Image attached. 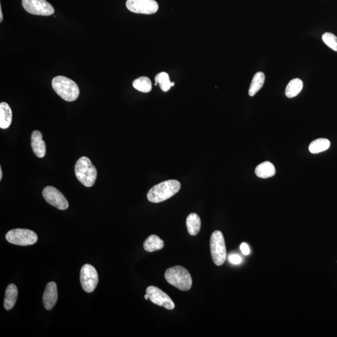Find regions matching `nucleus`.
Returning a JSON list of instances; mask_svg holds the SVG:
<instances>
[{
	"instance_id": "obj_27",
	"label": "nucleus",
	"mask_w": 337,
	"mask_h": 337,
	"mask_svg": "<svg viewBox=\"0 0 337 337\" xmlns=\"http://www.w3.org/2000/svg\"><path fill=\"white\" fill-rule=\"evenodd\" d=\"M3 20V13L2 10V7H0V22H2Z\"/></svg>"
},
{
	"instance_id": "obj_18",
	"label": "nucleus",
	"mask_w": 337,
	"mask_h": 337,
	"mask_svg": "<svg viewBox=\"0 0 337 337\" xmlns=\"http://www.w3.org/2000/svg\"><path fill=\"white\" fill-rule=\"evenodd\" d=\"M186 226L190 236H196L200 233L201 228L200 217L197 214H190L187 217Z\"/></svg>"
},
{
	"instance_id": "obj_21",
	"label": "nucleus",
	"mask_w": 337,
	"mask_h": 337,
	"mask_svg": "<svg viewBox=\"0 0 337 337\" xmlns=\"http://www.w3.org/2000/svg\"><path fill=\"white\" fill-rule=\"evenodd\" d=\"M330 146V142L327 139L324 138H320L314 141L313 142L311 143L309 145V151L312 154H318L327 151L329 149Z\"/></svg>"
},
{
	"instance_id": "obj_1",
	"label": "nucleus",
	"mask_w": 337,
	"mask_h": 337,
	"mask_svg": "<svg viewBox=\"0 0 337 337\" xmlns=\"http://www.w3.org/2000/svg\"><path fill=\"white\" fill-rule=\"evenodd\" d=\"M180 189V182L175 179H171L152 187L148 192L147 198L151 203H161L176 195Z\"/></svg>"
},
{
	"instance_id": "obj_15",
	"label": "nucleus",
	"mask_w": 337,
	"mask_h": 337,
	"mask_svg": "<svg viewBox=\"0 0 337 337\" xmlns=\"http://www.w3.org/2000/svg\"><path fill=\"white\" fill-rule=\"evenodd\" d=\"M12 111L8 104L3 102L0 104V128L7 129L12 124Z\"/></svg>"
},
{
	"instance_id": "obj_25",
	"label": "nucleus",
	"mask_w": 337,
	"mask_h": 337,
	"mask_svg": "<svg viewBox=\"0 0 337 337\" xmlns=\"http://www.w3.org/2000/svg\"><path fill=\"white\" fill-rule=\"evenodd\" d=\"M229 261L231 264L238 265L241 263L242 259L241 257L237 255V254H232V255L229 256Z\"/></svg>"
},
{
	"instance_id": "obj_11",
	"label": "nucleus",
	"mask_w": 337,
	"mask_h": 337,
	"mask_svg": "<svg viewBox=\"0 0 337 337\" xmlns=\"http://www.w3.org/2000/svg\"><path fill=\"white\" fill-rule=\"evenodd\" d=\"M43 196L47 203L57 209L64 211L69 208L68 202L64 195L54 187H46L43 190Z\"/></svg>"
},
{
	"instance_id": "obj_23",
	"label": "nucleus",
	"mask_w": 337,
	"mask_h": 337,
	"mask_svg": "<svg viewBox=\"0 0 337 337\" xmlns=\"http://www.w3.org/2000/svg\"><path fill=\"white\" fill-rule=\"evenodd\" d=\"M155 86L159 84L160 88L164 92H167L171 89V81H170V76L167 73L165 72H161V73L157 74L155 78Z\"/></svg>"
},
{
	"instance_id": "obj_20",
	"label": "nucleus",
	"mask_w": 337,
	"mask_h": 337,
	"mask_svg": "<svg viewBox=\"0 0 337 337\" xmlns=\"http://www.w3.org/2000/svg\"><path fill=\"white\" fill-rule=\"evenodd\" d=\"M265 79H266V77L262 72H258L254 75L249 90H248V95L250 96H255L256 94L261 89L264 85Z\"/></svg>"
},
{
	"instance_id": "obj_13",
	"label": "nucleus",
	"mask_w": 337,
	"mask_h": 337,
	"mask_svg": "<svg viewBox=\"0 0 337 337\" xmlns=\"http://www.w3.org/2000/svg\"><path fill=\"white\" fill-rule=\"evenodd\" d=\"M32 147L33 153L39 158L46 154V144L43 140V135L39 131H35L32 134Z\"/></svg>"
},
{
	"instance_id": "obj_9",
	"label": "nucleus",
	"mask_w": 337,
	"mask_h": 337,
	"mask_svg": "<svg viewBox=\"0 0 337 337\" xmlns=\"http://www.w3.org/2000/svg\"><path fill=\"white\" fill-rule=\"evenodd\" d=\"M126 7L132 13L153 15L159 10L155 0H127Z\"/></svg>"
},
{
	"instance_id": "obj_4",
	"label": "nucleus",
	"mask_w": 337,
	"mask_h": 337,
	"mask_svg": "<svg viewBox=\"0 0 337 337\" xmlns=\"http://www.w3.org/2000/svg\"><path fill=\"white\" fill-rule=\"evenodd\" d=\"M78 180L88 187H92L97 178V170L87 157H82L78 160L74 168Z\"/></svg>"
},
{
	"instance_id": "obj_2",
	"label": "nucleus",
	"mask_w": 337,
	"mask_h": 337,
	"mask_svg": "<svg viewBox=\"0 0 337 337\" xmlns=\"http://www.w3.org/2000/svg\"><path fill=\"white\" fill-rule=\"evenodd\" d=\"M52 87L57 95L66 101H74L79 97L78 86L73 80L65 76L54 77L52 80Z\"/></svg>"
},
{
	"instance_id": "obj_12",
	"label": "nucleus",
	"mask_w": 337,
	"mask_h": 337,
	"mask_svg": "<svg viewBox=\"0 0 337 337\" xmlns=\"http://www.w3.org/2000/svg\"><path fill=\"white\" fill-rule=\"evenodd\" d=\"M58 290L56 283L54 282L47 284L44 292L43 301L46 310L50 311L54 307L58 300Z\"/></svg>"
},
{
	"instance_id": "obj_10",
	"label": "nucleus",
	"mask_w": 337,
	"mask_h": 337,
	"mask_svg": "<svg viewBox=\"0 0 337 337\" xmlns=\"http://www.w3.org/2000/svg\"><path fill=\"white\" fill-rule=\"evenodd\" d=\"M146 294L148 295L149 299L154 304L163 306L167 310H173L175 308V303L171 297L156 287H148L146 289Z\"/></svg>"
},
{
	"instance_id": "obj_29",
	"label": "nucleus",
	"mask_w": 337,
	"mask_h": 337,
	"mask_svg": "<svg viewBox=\"0 0 337 337\" xmlns=\"http://www.w3.org/2000/svg\"><path fill=\"white\" fill-rule=\"evenodd\" d=\"M145 298L146 300H148L149 299V296L147 294L145 295Z\"/></svg>"
},
{
	"instance_id": "obj_30",
	"label": "nucleus",
	"mask_w": 337,
	"mask_h": 337,
	"mask_svg": "<svg viewBox=\"0 0 337 337\" xmlns=\"http://www.w3.org/2000/svg\"><path fill=\"white\" fill-rule=\"evenodd\" d=\"M175 83L174 82H171V87H174L175 86Z\"/></svg>"
},
{
	"instance_id": "obj_28",
	"label": "nucleus",
	"mask_w": 337,
	"mask_h": 337,
	"mask_svg": "<svg viewBox=\"0 0 337 337\" xmlns=\"http://www.w3.org/2000/svg\"><path fill=\"white\" fill-rule=\"evenodd\" d=\"M2 177H3L2 168V167H0V181L2 180Z\"/></svg>"
},
{
	"instance_id": "obj_22",
	"label": "nucleus",
	"mask_w": 337,
	"mask_h": 337,
	"mask_svg": "<svg viewBox=\"0 0 337 337\" xmlns=\"http://www.w3.org/2000/svg\"><path fill=\"white\" fill-rule=\"evenodd\" d=\"M132 86L135 89L142 93H149L152 90L151 79L146 76L140 77V78L135 79L132 82Z\"/></svg>"
},
{
	"instance_id": "obj_8",
	"label": "nucleus",
	"mask_w": 337,
	"mask_h": 337,
	"mask_svg": "<svg viewBox=\"0 0 337 337\" xmlns=\"http://www.w3.org/2000/svg\"><path fill=\"white\" fill-rule=\"evenodd\" d=\"M80 282L85 292H93L97 286L99 278L95 268L90 264H85L80 272Z\"/></svg>"
},
{
	"instance_id": "obj_24",
	"label": "nucleus",
	"mask_w": 337,
	"mask_h": 337,
	"mask_svg": "<svg viewBox=\"0 0 337 337\" xmlns=\"http://www.w3.org/2000/svg\"><path fill=\"white\" fill-rule=\"evenodd\" d=\"M322 40L329 48L337 52V37L331 33H325L322 36Z\"/></svg>"
},
{
	"instance_id": "obj_19",
	"label": "nucleus",
	"mask_w": 337,
	"mask_h": 337,
	"mask_svg": "<svg viewBox=\"0 0 337 337\" xmlns=\"http://www.w3.org/2000/svg\"><path fill=\"white\" fill-rule=\"evenodd\" d=\"M303 81L300 79L291 80L287 86L286 95L287 98H292L297 96L303 89Z\"/></svg>"
},
{
	"instance_id": "obj_7",
	"label": "nucleus",
	"mask_w": 337,
	"mask_h": 337,
	"mask_svg": "<svg viewBox=\"0 0 337 337\" xmlns=\"http://www.w3.org/2000/svg\"><path fill=\"white\" fill-rule=\"evenodd\" d=\"M22 5L32 15L50 16L54 13V8L46 0H22Z\"/></svg>"
},
{
	"instance_id": "obj_17",
	"label": "nucleus",
	"mask_w": 337,
	"mask_h": 337,
	"mask_svg": "<svg viewBox=\"0 0 337 337\" xmlns=\"http://www.w3.org/2000/svg\"><path fill=\"white\" fill-rule=\"evenodd\" d=\"M144 248L148 252H155L164 246V241L156 235H151L144 242Z\"/></svg>"
},
{
	"instance_id": "obj_14",
	"label": "nucleus",
	"mask_w": 337,
	"mask_h": 337,
	"mask_svg": "<svg viewBox=\"0 0 337 337\" xmlns=\"http://www.w3.org/2000/svg\"><path fill=\"white\" fill-rule=\"evenodd\" d=\"M18 294V289L15 284H10L7 287L4 300V306L7 311H10L14 307L17 300Z\"/></svg>"
},
{
	"instance_id": "obj_6",
	"label": "nucleus",
	"mask_w": 337,
	"mask_h": 337,
	"mask_svg": "<svg viewBox=\"0 0 337 337\" xmlns=\"http://www.w3.org/2000/svg\"><path fill=\"white\" fill-rule=\"evenodd\" d=\"M6 239L11 244L26 246L35 244L37 242L38 236L35 232L29 229H15L8 232Z\"/></svg>"
},
{
	"instance_id": "obj_26",
	"label": "nucleus",
	"mask_w": 337,
	"mask_h": 337,
	"mask_svg": "<svg viewBox=\"0 0 337 337\" xmlns=\"http://www.w3.org/2000/svg\"><path fill=\"white\" fill-rule=\"evenodd\" d=\"M240 250H241L242 253L244 254V255L247 256L250 254V248L246 243H242V244L240 245Z\"/></svg>"
},
{
	"instance_id": "obj_16",
	"label": "nucleus",
	"mask_w": 337,
	"mask_h": 337,
	"mask_svg": "<svg viewBox=\"0 0 337 337\" xmlns=\"http://www.w3.org/2000/svg\"><path fill=\"white\" fill-rule=\"evenodd\" d=\"M255 173L260 178H269L275 175V168L271 162L266 161L256 167Z\"/></svg>"
},
{
	"instance_id": "obj_3",
	"label": "nucleus",
	"mask_w": 337,
	"mask_h": 337,
	"mask_svg": "<svg viewBox=\"0 0 337 337\" xmlns=\"http://www.w3.org/2000/svg\"><path fill=\"white\" fill-rule=\"evenodd\" d=\"M164 277L168 284L182 291H188L192 285V279L188 270L179 266L166 270Z\"/></svg>"
},
{
	"instance_id": "obj_5",
	"label": "nucleus",
	"mask_w": 337,
	"mask_h": 337,
	"mask_svg": "<svg viewBox=\"0 0 337 337\" xmlns=\"http://www.w3.org/2000/svg\"><path fill=\"white\" fill-rule=\"evenodd\" d=\"M210 248L212 261L217 266H222L226 260V251L224 237L219 231H215L212 234L210 240Z\"/></svg>"
}]
</instances>
